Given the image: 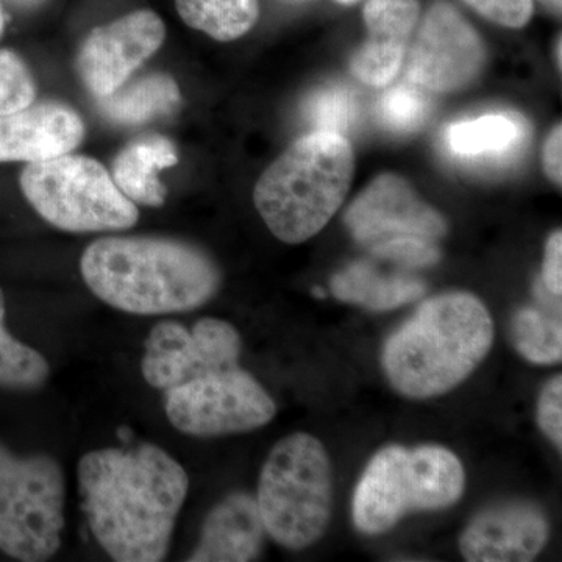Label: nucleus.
Wrapping results in <instances>:
<instances>
[{
	"mask_svg": "<svg viewBox=\"0 0 562 562\" xmlns=\"http://www.w3.org/2000/svg\"><path fill=\"white\" fill-rule=\"evenodd\" d=\"M243 339L227 321L203 317L187 328L161 321L144 342L140 373L161 391L165 413L177 431L220 438L265 427L277 405L239 366Z\"/></svg>",
	"mask_w": 562,
	"mask_h": 562,
	"instance_id": "1",
	"label": "nucleus"
},
{
	"mask_svg": "<svg viewBox=\"0 0 562 562\" xmlns=\"http://www.w3.org/2000/svg\"><path fill=\"white\" fill-rule=\"evenodd\" d=\"M81 509L103 552L117 562H160L190 491L179 461L143 442L99 449L77 465Z\"/></svg>",
	"mask_w": 562,
	"mask_h": 562,
	"instance_id": "2",
	"label": "nucleus"
},
{
	"mask_svg": "<svg viewBox=\"0 0 562 562\" xmlns=\"http://www.w3.org/2000/svg\"><path fill=\"white\" fill-rule=\"evenodd\" d=\"M95 297L120 312L165 316L201 308L217 294L221 271L206 251L168 236H105L81 255Z\"/></svg>",
	"mask_w": 562,
	"mask_h": 562,
	"instance_id": "3",
	"label": "nucleus"
},
{
	"mask_svg": "<svg viewBox=\"0 0 562 562\" xmlns=\"http://www.w3.org/2000/svg\"><path fill=\"white\" fill-rule=\"evenodd\" d=\"M492 342L494 324L480 299L469 292L438 295L384 344V373L406 397H436L464 382Z\"/></svg>",
	"mask_w": 562,
	"mask_h": 562,
	"instance_id": "4",
	"label": "nucleus"
},
{
	"mask_svg": "<svg viewBox=\"0 0 562 562\" xmlns=\"http://www.w3.org/2000/svg\"><path fill=\"white\" fill-rule=\"evenodd\" d=\"M353 172L349 140L339 133H310L262 172L254 191L255 206L280 241H308L341 209Z\"/></svg>",
	"mask_w": 562,
	"mask_h": 562,
	"instance_id": "5",
	"label": "nucleus"
},
{
	"mask_svg": "<svg viewBox=\"0 0 562 562\" xmlns=\"http://www.w3.org/2000/svg\"><path fill=\"white\" fill-rule=\"evenodd\" d=\"M464 487V468L450 450L386 447L369 462L355 490V527L364 535H382L406 514L449 508L460 501Z\"/></svg>",
	"mask_w": 562,
	"mask_h": 562,
	"instance_id": "6",
	"label": "nucleus"
},
{
	"mask_svg": "<svg viewBox=\"0 0 562 562\" xmlns=\"http://www.w3.org/2000/svg\"><path fill=\"white\" fill-rule=\"evenodd\" d=\"M266 532L284 549L312 546L330 522L333 482L327 450L308 432L277 442L262 465L257 495Z\"/></svg>",
	"mask_w": 562,
	"mask_h": 562,
	"instance_id": "7",
	"label": "nucleus"
},
{
	"mask_svg": "<svg viewBox=\"0 0 562 562\" xmlns=\"http://www.w3.org/2000/svg\"><path fill=\"white\" fill-rule=\"evenodd\" d=\"M21 190L36 213L63 232L127 231L139 220L135 203L122 194L110 172L83 155L29 162Z\"/></svg>",
	"mask_w": 562,
	"mask_h": 562,
	"instance_id": "8",
	"label": "nucleus"
},
{
	"mask_svg": "<svg viewBox=\"0 0 562 562\" xmlns=\"http://www.w3.org/2000/svg\"><path fill=\"white\" fill-rule=\"evenodd\" d=\"M66 480L57 458H20L0 443V552L43 562L60 550L65 531Z\"/></svg>",
	"mask_w": 562,
	"mask_h": 562,
	"instance_id": "9",
	"label": "nucleus"
},
{
	"mask_svg": "<svg viewBox=\"0 0 562 562\" xmlns=\"http://www.w3.org/2000/svg\"><path fill=\"white\" fill-rule=\"evenodd\" d=\"M479 33L449 3L432 5L406 55L405 76L420 90L453 92L468 87L484 65Z\"/></svg>",
	"mask_w": 562,
	"mask_h": 562,
	"instance_id": "10",
	"label": "nucleus"
},
{
	"mask_svg": "<svg viewBox=\"0 0 562 562\" xmlns=\"http://www.w3.org/2000/svg\"><path fill=\"white\" fill-rule=\"evenodd\" d=\"M165 36V22L150 10L95 27L77 57L81 81L95 99L110 95L160 49Z\"/></svg>",
	"mask_w": 562,
	"mask_h": 562,
	"instance_id": "11",
	"label": "nucleus"
},
{
	"mask_svg": "<svg viewBox=\"0 0 562 562\" xmlns=\"http://www.w3.org/2000/svg\"><path fill=\"white\" fill-rule=\"evenodd\" d=\"M346 225L357 241L373 246L395 238H442L447 224L412 184L395 173H383L355 199Z\"/></svg>",
	"mask_w": 562,
	"mask_h": 562,
	"instance_id": "12",
	"label": "nucleus"
},
{
	"mask_svg": "<svg viewBox=\"0 0 562 562\" xmlns=\"http://www.w3.org/2000/svg\"><path fill=\"white\" fill-rule=\"evenodd\" d=\"M547 539L549 520L538 506L509 503L479 514L462 532L460 550L469 562H527Z\"/></svg>",
	"mask_w": 562,
	"mask_h": 562,
	"instance_id": "13",
	"label": "nucleus"
},
{
	"mask_svg": "<svg viewBox=\"0 0 562 562\" xmlns=\"http://www.w3.org/2000/svg\"><path fill=\"white\" fill-rule=\"evenodd\" d=\"M85 124L65 103L43 102L0 116V161L38 162L80 146Z\"/></svg>",
	"mask_w": 562,
	"mask_h": 562,
	"instance_id": "14",
	"label": "nucleus"
},
{
	"mask_svg": "<svg viewBox=\"0 0 562 562\" xmlns=\"http://www.w3.org/2000/svg\"><path fill=\"white\" fill-rule=\"evenodd\" d=\"M419 11V0H368L364 22L369 36L350 61L358 80L382 88L397 77Z\"/></svg>",
	"mask_w": 562,
	"mask_h": 562,
	"instance_id": "15",
	"label": "nucleus"
},
{
	"mask_svg": "<svg viewBox=\"0 0 562 562\" xmlns=\"http://www.w3.org/2000/svg\"><path fill=\"white\" fill-rule=\"evenodd\" d=\"M265 522L257 497L233 492L222 498L203 520L201 538L188 561L249 562L258 560L265 547Z\"/></svg>",
	"mask_w": 562,
	"mask_h": 562,
	"instance_id": "16",
	"label": "nucleus"
},
{
	"mask_svg": "<svg viewBox=\"0 0 562 562\" xmlns=\"http://www.w3.org/2000/svg\"><path fill=\"white\" fill-rule=\"evenodd\" d=\"M179 162L172 140L161 135L135 139L120 151L113 162V180L133 203L158 209L166 201L165 184L158 171Z\"/></svg>",
	"mask_w": 562,
	"mask_h": 562,
	"instance_id": "17",
	"label": "nucleus"
},
{
	"mask_svg": "<svg viewBox=\"0 0 562 562\" xmlns=\"http://www.w3.org/2000/svg\"><path fill=\"white\" fill-rule=\"evenodd\" d=\"M528 138V124L517 114H486L458 122L447 131V146L464 160L506 161Z\"/></svg>",
	"mask_w": 562,
	"mask_h": 562,
	"instance_id": "18",
	"label": "nucleus"
},
{
	"mask_svg": "<svg viewBox=\"0 0 562 562\" xmlns=\"http://www.w3.org/2000/svg\"><path fill=\"white\" fill-rule=\"evenodd\" d=\"M425 290L427 286L419 279L386 276L364 261L353 262L331 280V292L336 299L375 312H387L416 302Z\"/></svg>",
	"mask_w": 562,
	"mask_h": 562,
	"instance_id": "19",
	"label": "nucleus"
},
{
	"mask_svg": "<svg viewBox=\"0 0 562 562\" xmlns=\"http://www.w3.org/2000/svg\"><path fill=\"white\" fill-rule=\"evenodd\" d=\"M181 101L179 85L168 74L155 72L122 85L98 109L105 120L121 125L144 124L172 113Z\"/></svg>",
	"mask_w": 562,
	"mask_h": 562,
	"instance_id": "20",
	"label": "nucleus"
},
{
	"mask_svg": "<svg viewBox=\"0 0 562 562\" xmlns=\"http://www.w3.org/2000/svg\"><path fill=\"white\" fill-rule=\"evenodd\" d=\"M184 24L227 43L241 38L260 18L258 0H176Z\"/></svg>",
	"mask_w": 562,
	"mask_h": 562,
	"instance_id": "21",
	"label": "nucleus"
},
{
	"mask_svg": "<svg viewBox=\"0 0 562 562\" xmlns=\"http://www.w3.org/2000/svg\"><path fill=\"white\" fill-rule=\"evenodd\" d=\"M50 376V364L38 350L18 341L5 328V297L0 290V387L38 391Z\"/></svg>",
	"mask_w": 562,
	"mask_h": 562,
	"instance_id": "22",
	"label": "nucleus"
},
{
	"mask_svg": "<svg viewBox=\"0 0 562 562\" xmlns=\"http://www.w3.org/2000/svg\"><path fill=\"white\" fill-rule=\"evenodd\" d=\"M514 347L535 364H557L562 358L560 314L538 308H522L512 322Z\"/></svg>",
	"mask_w": 562,
	"mask_h": 562,
	"instance_id": "23",
	"label": "nucleus"
},
{
	"mask_svg": "<svg viewBox=\"0 0 562 562\" xmlns=\"http://www.w3.org/2000/svg\"><path fill=\"white\" fill-rule=\"evenodd\" d=\"M430 113V102L416 85H398L384 92L376 105V114L384 127L395 132L419 128Z\"/></svg>",
	"mask_w": 562,
	"mask_h": 562,
	"instance_id": "24",
	"label": "nucleus"
},
{
	"mask_svg": "<svg viewBox=\"0 0 562 562\" xmlns=\"http://www.w3.org/2000/svg\"><path fill=\"white\" fill-rule=\"evenodd\" d=\"M306 117L317 127V132H349L357 122V102L344 88H330L316 92L306 103Z\"/></svg>",
	"mask_w": 562,
	"mask_h": 562,
	"instance_id": "25",
	"label": "nucleus"
},
{
	"mask_svg": "<svg viewBox=\"0 0 562 562\" xmlns=\"http://www.w3.org/2000/svg\"><path fill=\"white\" fill-rule=\"evenodd\" d=\"M31 70L13 50H0V116L27 109L35 102Z\"/></svg>",
	"mask_w": 562,
	"mask_h": 562,
	"instance_id": "26",
	"label": "nucleus"
},
{
	"mask_svg": "<svg viewBox=\"0 0 562 562\" xmlns=\"http://www.w3.org/2000/svg\"><path fill=\"white\" fill-rule=\"evenodd\" d=\"M373 257L380 260L394 261L406 268H427L436 265L441 258V251L435 241L420 238H395L390 241L373 244Z\"/></svg>",
	"mask_w": 562,
	"mask_h": 562,
	"instance_id": "27",
	"label": "nucleus"
},
{
	"mask_svg": "<svg viewBox=\"0 0 562 562\" xmlns=\"http://www.w3.org/2000/svg\"><path fill=\"white\" fill-rule=\"evenodd\" d=\"M538 424L543 435L562 447V376H554L543 387L538 402Z\"/></svg>",
	"mask_w": 562,
	"mask_h": 562,
	"instance_id": "28",
	"label": "nucleus"
},
{
	"mask_svg": "<svg viewBox=\"0 0 562 562\" xmlns=\"http://www.w3.org/2000/svg\"><path fill=\"white\" fill-rule=\"evenodd\" d=\"M473 10L505 27H524L532 14V0H464Z\"/></svg>",
	"mask_w": 562,
	"mask_h": 562,
	"instance_id": "29",
	"label": "nucleus"
},
{
	"mask_svg": "<svg viewBox=\"0 0 562 562\" xmlns=\"http://www.w3.org/2000/svg\"><path fill=\"white\" fill-rule=\"evenodd\" d=\"M542 283L546 290L561 297L562 292V233L554 232L546 247L542 268Z\"/></svg>",
	"mask_w": 562,
	"mask_h": 562,
	"instance_id": "30",
	"label": "nucleus"
},
{
	"mask_svg": "<svg viewBox=\"0 0 562 562\" xmlns=\"http://www.w3.org/2000/svg\"><path fill=\"white\" fill-rule=\"evenodd\" d=\"M543 169H546L549 179L561 187L562 181V131L561 125H557L547 138L543 147Z\"/></svg>",
	"mask_w": 562,
	"mask_h": 562,
	"instance_id": "31",
	"label": "nucleus"
},
{
	"mask_svg": "<svg viewBox=\"0 0 562 562\" xmlns=\"http://www.w3.org/2000/svg\"><path fill=\"white\" fill-rule=\"evenodd\" d=\"M3 27H5V13H3L2 5H0V35L3 33Z\"/></svg>",
	"mask_w": 562,
	"mask_h": 562,
	"instance_id": "32",
	"label": "nucleus"
},
{
	"mask_svg": "<svg viewBox=\"0 0 562 562\" xmlns=\"http://www.w3.org/2000/svg\"><path fill=\"white\" fill-rule=\"evenodd\" d=\"M336 2L344 3V5H351V3L360 2V0H336Z\"/></svg>",
	"mask_w": 562,
	"mask_h": 562,
	"instance_id": "33",
	"label": "nucleus"
},
{
	"mask_svg": "<svg viewBox=\"0 0 562 562\" xmlns=\"http://www.w3.org/2000/svg\"><path fill=\"white\" fill-rule=\"evenodd\" d=\"M550 3L554 7V9H561V0H549Z\"/></svg>",
	"mask_w": 562,
	"mask_h": 562,
	"instance_id": "34",
	"label": "nucleus"
},
{
	"mask_svg": "<svg viewBox=\"0 0 562 562\" xmlns=\"http://www.w3.org/2000/svg\"><path fill=\"white\" fill-rule=\"evenodd\" d=\"M314 295H316V297H325L324 291L322 290H314Z\"/></svg>",
	"mask_w": 562,
	"mask_h": 562,
	"instance_id": "35",
	"label": "nucleus"
},
{
	"mask_svg": "<svg viewBox=\"0 0 562 562\" xmlns=\"http://www.w3.org/2000/svg\"><path fill=\"white\" fill-rule=\"evenodd\" d=\"M18 2H21V3H35V2H38V0H18Z\"/></svg>",
	"mask_w": 562,
	"mask_h": 562,
	"instance_id": "36",
	"label": "nucleus"
}]
</instances>
